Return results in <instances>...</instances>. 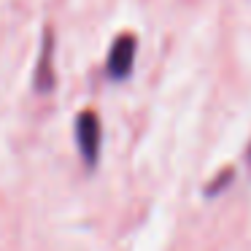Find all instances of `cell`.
Here are the masks:
<instances>
[{
	"mask_svg": "<svg viewBox=\"0 0 251 251\" xmlns=\"http://www.w3.org/2000/svg\"><path fill=\"white\" fill-rule=\"evenodd\" d=\"M76 141L84 162L92 168L100 157V119L95 114H81L76 122Z\"/></svg>",
	"mask_w": 251,
	"mask_h": 251,
	"instance_id": "6da1fadb",
	"label": "cell"
},
{
	"mask_svg": "<svg viewBox=\"0 0 251 251\" xmlns=\"http://www.w3.org/2000/svg\"><path fill=\"white\" fill-rule=\"evenodd\" d=\"M132 57H135V38L122 35L114 41L108 54V76L111 78H125L132 71Z\"/></svg>",
	"mask_w": 251,
	"mask_h": 251,
	"instance_id": "7a4b0ae2",
	"label": "cell"
}]
</instances>
